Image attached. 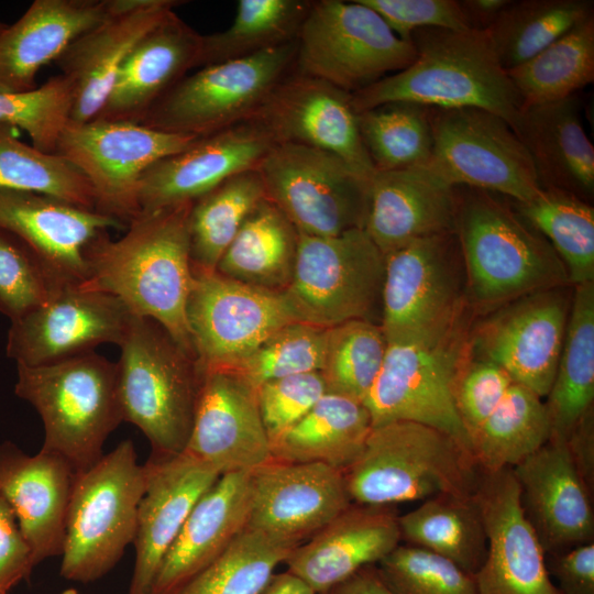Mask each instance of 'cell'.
Wrapping results in <instances>:
<instances>
[{
  "mask_svg": "<svg viewBox=\"0 0 594 594\" xmlns=\"http://www.w3.org/2000/svg\"><path fill=\"white\" fill-rule=\"evenodd\" d=\"M191 205L143 212L117 240L108 231L100 233L87 248V277L80 286L109 294L134 316L156 321L196 358L186 317L193 282Z\"/></svg>",
  "mask_w": 594,
  "mask_h": 594,
  "instance_id": "obj_1",
  "label": "cell"
},
{
  "mask_svg": "<svg viewBox=\"0 0 594 594\" xmlns=\"http://www.w3.org/2000/svg\"><path fill=\"white\" fill-rule=\"evenodd\" d=\"M414 62L352 96L356 113L409 101L429 108H480L514 128L522 100L485 31L420 29L410 35Z\"/></svg>",
  "mask_w": 594,
  "mask_h": 594,
  "instance_id": "obj_2",
  "label": "cell"
},
{
  "mask_svg": "<svg viewBox=\"0 0 594 594\" xmlns=\"http://www.w3.org/2000/svg\"><path fill=\"white\" fill-rule=\"evenodd\" d=\"M455 232L466 297L481 308L570 284L564 264L513 206L482 189L458 187Z\"/></svg>",
  "mask_w": 594,
  "mask_h": 594,
  "instance_id": "obj_3",
  "label": "cell"
},
{
  "mask_svg": "<svg viewBox=\"0 0 594 594\" xmlns=\"http://www.w3.org/2000/svg\"><path fill=\"white\" fill-rule=\"evenodd\" d=\"M480 474L472 453L453 437L407 420L374 426L360 457L343 471L352 503L366 506L473 496Z\"/></svg>",
  "mask_w": 594,
  "mask_h": 594,
  "instance_id": "obj_4",
  "label": "cell"
},
{
  "mask_svg": "<svg viewBox=\"0 0 594 594\" xmlns=\"http://www.w3.org/2000/svg\"><path fill=\"white\" fill-rule=\"evenodd\" d=\"M118 345L117 392L123 421L143 432L151 455L183 453L200 385L196 358L156 321L138 316Z\"/></svg>",
  "mask_w": 594,
  "mask_h": 594,
  "instance_id": "obj_5",
  "label": "cell"
},
{
  "mask_svg": "<svg viewBox=\"0 0 594 594\" xmlns=\"http://www.w3.org/2000/svg\"><path fill=\"white\" fill-rule=\"evenodd\" d=\"M16 369L14 393L42 419V450L59 454L76 472L95 464L105 454L107 438L123 421L116 363L91 351Z\"/></svg>",
  "mask_w": 594,
  "mask_h": 594,
  "instance_id": "obj_6",
  "label": "cell"
},
{
  "mask_svg": "<svg viewBox=\"0 0 594 594\" xmlns=\"http://www.w3.org/2000/svg\"><path fill=\"white\" fill-rule=\"evenodd\" d=\"M145 486V466L130 439L76 472L61 556L64 579L89 583L116 566L133 543Z\"/></svg>",
  "mask_w": 594,
  "mask_h": 594,
  "instance_id": "obj_7",
  "label": "cell"
},
{
  "mask_svg": "<svg viewBox=\"0 0 594 594\" xmlns=\"http://www.w3.org/2000/svg\"><path fill=\"white\" fill-rule=\"evenodd\" d=\"M466 282L457 232L385 255L381 327L388 343L438 340L463 326Z\"/></svg>",
  "mask_w": 594,
  "mask_h": 594,
  "instance_id": "obj_8",
  "label": "cell"
},
{
  "mask_svg": "<svg viewBox=\"0 0 594 594\" xmlns=\"http://www.w3.org/2000/svg\"><path fill=\"white\" fill-rule=\"evenodd\" d=\"M415 57L413 43L358 0H311L294 68L354 94L403 70Z\"/></svg>",
  "mask_w": 594,
  "mask_h": 594,
  "instance_id": "obj_9",
  "label": "cell"
},
{
  "mask_svg": "<svg viewBox=\"0 0 594 594\" xmlns=\"http://www.w3.org/2000/svg\"><path fill=\"white\" fill-rule=\"evenodd\" d=\"M297 41L186 75L145 114L151 129L198 138L249 121L295 64Z\"/></svg>",
  "mask_w": 594,
  "mask_h": 594,
  "instance_id": "obj_10",
  "label": "cell"
},
{
  "mask_svg": "<svg viewBox=\"0 0 594 594\" xmlns=\"http://www.w3.org/2000/svg\"><path fill=\"white\" fill-rule=\"evenodd\" d=\"M384 273L385 256L364 229L334 237L298 233L293 276L283 294L301 322L328 329L373 321Z\"/></svg>",
  "mask_w": 594,
  "mask_h": 594,
  "instance_id": "obj_11",
  "label": "cell"
},
{
  "mask_svg": "<svg viewBox=\"0 0 594 594\" xmlns=\"http://www.w3.org/2000/svg\"><path fill=\"white\" fill-rule=\"evenodd\" d=\"M257 172L266 199L298 233L334 237L364 229L370 183L336 154L278 143L264 156Z\"/></svg>",
  "mask_w": 594,
  "mask_h": 594,
  "instance_id": "obj_12",
  "label": "cell"
},
{
  "mask_svg": "<svg viewBox=\"0 0 594 594\" xmlns=\"http://www.w3.org/2000/svg\"><path fill=\"white\" fill-rule=\"evenodd\" d=\"M469 352L463 326L433 341L388 343L363 403L373 427L398 420L427 425L453 437L472 453L454 402L455 382Z\"/></svg>",
  "mask_w": 594,
  "mask_h": 594,
  "instance_id": "obj_13",
  "label": "cell"
},
{
  "mask_svg": "<svg viewBox=\"0 0 594 594\" xmlns=\"http://www.w3.org/2000/svg\"><path fill=\"white\" fill-rule=\"evenodd\" d=\"M198 139L128 121H69L55 153L86 177L95 195V209L128 227L141 215L139 185L143 174Z\"/></svg>",
  "mask_w": 594,
  "mask_h": 594,
  "instance_id": "obj_14",
  "label": "cell"
},
{
  "mask_svg": "<svg viewBox=\"0 0 594 594\" xmlns=\"http://www.w3.org/2000/svg\"><path fill=\"white\" fill-rule=\"evenodd\" d=\"M431 165L452 185L525 202L540 190L531 158L508 122L480 108H431Z\"/></svg>",
  "mask_w": 594,
  "mask_h": 594,
  "instance_id": "obj_15",
  "label": "cell"
},
{
  "mask_svg": "<svg viewBox=\"0 0 594 594\" xmlns=\"http://www.w3.org/2000/svg\"><path fill=\"white\" fill-rule=\"evenodd\" d=\"M186 317L200 370L227 369L284 326L298 321L283 292L193 272Z\"/></svg>",
  "mask_w": 594,
  "mask_h": 594,
  "instance_id": "obj_16",
  "label": "cell"
},
{
  "mask_svg": "<svg viewBox=\"0 0 594 594\" xmlns=\"http://www.w3.org/2000/svg\"><path fill=\"white\" fill-rule=\"evenodd\" d=\"M134 315L118 298L80 285L57 288L42 305L11 321L7 355L38 366L119 344Z\"/></svg>",
  "mask_w": 594,
  "mask_h": 594,
  "instance_id": "obj_17",
  "label": "cell"
},
{
  "mask_svg": "<svg viewBox=\"0 0 594 594\" xmlns=\"http://www.w3.org/2000/svg\"><path fill=\"white\" fill-rule=\"evenodd\" d=\"M564 287L537 292L501 307L474 332L470 350L543 398L552 386L571 307Z\"/></svg>",
  "mask_w": 594,
  "mask_h": 594,
  "instance_id": "obj_18",
  "label": "cell"
},
{
  "mask_svg": "<svg viewBox=\"0 0 594 594\" xmlns=\"http://www.w3.org/2000/svg\"><path fill=\"white\" fill-rule=\"evenodd\" d=\"M250 121L274 144L295 143L336 154L371 184L375 168L362 142L350 92L293 68Z\"/></svg>",
  "mask_w": 594,
  "mask_h": 594,
  "instance_id": "obj_19",
  "label": "cell"
},
{
  "mask_svg": "<svg viewBox=\"0 0 594 594\" xmlns=\"http://www.w3.org/2000/svg\"><path fill=\"white\" fill-rule=\"evenodd\" d=\"M473 497L487 538L485 560L474 574L479 594H561L524 513L513 469L481 470Z\"/></svg>",
  "mask_w": 594,
  "mask_h": 594,
  "instance_id": "obj_20",
  "label": "cell"
},
{
  "mask_svg": "<svg viewBox=\"0 0 594 594\" xmlns=\"http://www.w3.org/2000/svg\"><path fill=\"white\" fill-rule=\"evenodd\" d=\"M190 435L184 453L221 475L253 472L272 460L256 388L220 369L200 370Z\"/></svg>",
  "mask_w": 594,
  "mask_h": 594,
  "instance_id": "obj_21",
  "label": "cell"
},
{
  "mask_svg": "<svg viewBox=\"0 0 594 594\" xmlns=\"http://www.w3.org/2000/svg\"><path fill=\"white\" fill-rule=\"evenodd\" d=\"M251 491L246 528L294 546L352 504L343 472L321 463L272 459L251 472Z\"/></svg>",
  "mask_w": 594,
  "mask_h": 594,
  "instance_id": "obj_22",
  "label": "cell"
},
{
  "mask_svg": "<svg viewBox=\"0 0 594 594\" xmlns=\"http://www.w3.org/2000/svg\"><path fill=\"white\" fill-rule=\"evenodd\" d=\"M0 228L32 252L58 287L85 282L86 251L100 233L127 229L95 209L13 189H0Z\"/></svg>",
  "mask_w": 594,
  "mask_h": 594,
  "instance_id": "obj_23",
  "label": "cell"
},
{
  "mask_svg": "<svg viewBox=\"0 0 594 594\" xmlns=\"http://www.w3.org/2000/svg\"><path fill=\"white\" fill-rule=\"evenodd\" d=\"M182 3L113 0L108 15L72 42L55 62L73 89L70 122H87L98 116L128 55Z\"/></svg>",
  "mask_w": 594,
  "mask_h": 594,
  "instance_id": "obj_24",
  "label": "cell"
},
{
  "mask_svg": "<svg viewBox=\"0 0 594 594\" xmlns=\"http://www.w3.org/2000/svg\"><path fill=\"white\" fill-rule=\"evenodd\" d=\"M273 145L268 134L250 120L199 138L143 174L141 213L195 201L228 178L257 168Z\"/></svg>",
  "mask_w": 594,
  "mask_h": 594,
  "instance_id": "obj_25",
  "label": "cell"
},
{
  "mask_svg": "<svg viewBox=\"0 0 594 594\" xmlns=\"http://www.w3.org/2000/svg\"><path fill=\"white\" fill-rule=\"evenodd\" d=\"M524 513L544 553L592 542L594 513L588 488L562 438L551 437L513 468Z\"/></svg>",
  "mask_w": 594,
  "mask_h": 594,
  "instance_id": "obj_26",
  "label": "cell"
},
{
  "mask_svg": "<svg viewBox=\"0 0 594 594\" xmlns=\"http://www.w3.org/2000/svg\"><path fill=\"white\" fill-rule=\"evenodd\" d=\"M146 486L133 540L135 560L128 594H152L161 563L198 499L220 477L186 453L144 463Z\"/></svg>",
  "mask_w": 594,
  "mask_h": 594,
  "instance_id": "obj_27",
  "label": "cell"
},
{
  "mask_svg": "<svg viewBox=\"0 0 594 594\" xmlns=\"http://www.w3.org/2000/svg\"><path fill=\"white\" fill-rule=\"evenodd\" d=\"M458 187L432 165L375 172L364 230L385 255L421 238L454 232Z\"/></svg>",
  "mask_w": 594,
  "mask_h": 594,
  "instance_id": "obj_28",
  "label": "cell"
},
{
  "mask_svg": "<svg viewBox=\"0 0 594 594\" xmlns=\"http://www.w3.org/2000/svg\"><path fill=\"white\" fill-rule=\"evenodd\" d=\"M76 471L59 454L30 455L15 443L0 444V493L9 504L35 566L62 556Z\"/></svg>",
  "mask_w": 594,
  "mask_h": 594,
  "instance_id": "obj_29",
  "label": "cell"
},
{
  "mask_svg": "<svg viewBox=\"0 0 594 594\" xmlns=\"http://www.w3.org/2000/svg\"><path fill=\"white\" fill-rule=\"evenodd\" d=\"M400 542L393 506L352 503L285 560L286 571L321 593L360 569L377 564Z\"/></svg>",
  "mask_w": 594,
  "mask_h": 594,
  "instance_id": "obj_30",
  "label": "cell"
},
{
  "mask_svg": "<svg viewBox=\"0 0 594 594\" xmlns=\"http://www.w3.org/2000/svg\"><path fill=\"white\" fill-rule=\"evenodd\" d=\"M202 35L172 11L122 64L95 119L141 123L153 105L197 67Z\"/></svg>",
  "mask_w": 594,
  "mask_h": 594,
  "instance_id": "obj_31",
  "label": "cell"
},
{
  "mask_svg": "<svg viewBox=\"0 0 594 594\" xmlns=\"http://www.w3.org/2000/svg\"><path fill=\"white\" fill-rule=\"evenodd\" d=\"M113 0H35L0 33V94L36 88L38 70L102 21Z\"/></svg>",
  "mask_w": 594,
  "mask_h": 594,
  "instance_id": "obj_32",
  "label": "cell"
},
{
  "mask_svg": "<svg viewBox=\"0 0 594 594\" xmlns=\"http://www.w3.org/2000/svg\"><path fill=\"white\" fill-rule=\"evenodd\" d=\"M251 472L220 475L198 499L158 569L152 594H175L245 529Z\"/></svg>",
  "mask_w": 594,
  "mask_h": 594,
  "instance_id": "obj_33",
  "label": "cell"
},
{
  "mask_svg": "<svg viewBox=\"0 0 594 594\" xmlns=\"http://www.w3.org/2000/svg\"><path fill=\"white\" fill-rule=\"evenodd\" d=\"M581 106L578 94L522 105L513 130L531 158L541 189H561L590 202L594 146L583 127Z\"/></svg>",
  "mask_w": 594,
  "mask_h": 594,
  "instance_id": "obj_34",
  "label": "cell"
},
{
  "mask_svg": "<svg viewBox=\"0 0 594 594\" xmlns=\"http://www.w3.org/2000/svg\"><path fill=\"white\" fill-rule=\"evenodd\" d=\"M372 428L370 411L363 403L327 393L271 444L272 459L321 463L343 472L362 453Z\"/></svg>",
  "mask_w": 594,
  "mask_h": 594,
  "instance_id": "obj_35",
  "label": "cell"
},
{
  "mask_svg": "<svg viewBox=\"0 0 594 594\" xmlns=\"http://www.w3.org/2000/svg\"><path fill=\"white\" fill-rule=\"evenodd\" d=\"M298 232L267 199L244 220L216 272L252 286L283 292L296 262Z\"/></svg>",
  "mask_w": 594,
  "mask_h": 594,
  "instance_id": "obj_36",
  "label": "cell"
},
{
  "mask_svg": "<svg viewBox=\"0 0 594 594\" xmlns=\"http://www.w3.org/2000/svg\"><path fill=\"white\" fill-rule=\"evenodd\" d=\"M594 400V282L574 286L556 376L544 402L551 437L565 439Z\"/></svg>",
  "mask_w": 594,
  "mask_h": 594,
  "instance_id": "obj_37",
  "label": "cell"
},
{
  "mask_svg": "<svg viewBox=\"0 0 594 594\" xmlns=\"http://www.w3.org/2000/svg\"><path fill=\"white\" fill-rule=\"evenodd\" d=\"M400 540L439 554L475 574L487 552V538L473 496L441 494L398 516Z\"/></svg>",
  "mask_w": 594,
  "mask_h": 594,
  "instance_id": "obj_38",
  "label": "cell"
},
{
  "mask_svg": "<svg viewBox=\"0 0 594 594\" xmlns=\"http://www.w3.org/2000/svg\"><path fill=\"white\" fill-rule=\"evenodd\" d=\"M551 433L542 398L513 382L501 404L473 437L472 454L482 471L513 469L546 444Z\"/></svg>",
  "mask_w": 594,
  "mask_h": 594,
  "instance_id": "obj_39",
  "label": "cell"
},
{
  "mask_svg": "<svg viewBox=\"0 0 594 594\" xmlns=\"http://www.w3.org/2000/svg\"><path fill=\"white\" fill-rule=\"evenodd\" d=\"M266 199L255 169L234 175L193 201L189 248L193 272H215L244 220Z\"/></svg>",
  "mask_w": 594,
  "mask_h": 594,
  "instance_id": "obj_40",
  "label": "cell"
},
{
  "mask_svg": "<svg viewBox=\"0 0 594 594\" xmlns=\"http://www.w3.org/2000/svg\"><path fill=\"white\" fill-rule=\"evenodd\" d=\"M591 16L593 0H510L485 32L501 65L508 70Z\"/></svg>",
  "mask_w": 594,
  "mask_h": 594,
  "instance_id": "obj_41",
  "label": "cell"
},
{
  "mask_svg": "<svg viewBox=\"0 0 594 594\" xmlns=\"http://www.w3.org/2000/svg\"><path fill=\"white\" fill-rule=\"evenodd\" d=\"M522 105L561 100L594 81V16L507 70Z\"/></svg>",
  "mask_w": 594,
  "mask_h": 594,
  "instance_id": "obj_42",
  "label": "cell"
},
{
  "mask_svg": "<svg viewBox=\"0 0 594 594\" xmlns=\"http://www.w3.org/2000/svg\"><path fill=\"white\" fill-rule=\"evenodd\" d=\"M510 201L553 248L570 284L594 282V208L588 201L556 188L541 189L525 202Z\"/></svg>",
  "mask_w": 594,
  "mask_h": 594,
  "instance_id": "obj_43",
  "label": "cell"
},
{
  "mask_svg": "<svg viewBox=\"0 0 594 594\" xmlns=\"http://www.w3.org/2000/svg\"><path fill=\"white\" fill-rule=\"evenodd\" d=\"M311 0H240L233 23L202 35L197 67L246 57L297 41Z\"/></svg>",
  "mask_w": 594,
  "mask_h": 594,
  "instance_id": "obj_44",
  "label": "cell"
},
{
  "mask_svg": "<svg viewBox=\"0 0 594 594\" xmlns=\"http://www.w3.org/2000/svg\"><path fill=\"white\" fill-rule=\"evenodd\" d=\"M430 113L431 108L409 101L388 102L358 113L360 135L375 172L430 162Z\"/></svg>",
  "mask_w": 594,
  "mask_h": 594,
  "instance_id": "obj_45",
  "label": "cell"
},
{
  "mask_svg": "<svg viewBox=\"0 0 594 594\" xmlns=\"http://www.w3.org/2000/svg\"><path fill=\"white\" fill-rule=\"evenodd\" d=\"M296 547L245 527L175 594H260Z\"/></svg>",
  "mask_w": 594,
  "mask_h": 594,
  "instance_id": "obj_46",
  "label": "cell"
},
{
  "mask_svg": "<svg viewBox=\"0 0 594 594\" xmlns=\"http://www.w3.org/2000/svg\"><path fill=\"white\" fill-rule=\"evenodd\" d=\"M15 131L0 123V189L32 191L95 209L92 188L74 165L20 141Z\"/></svg>",
  "mask_w": 594,
  "mask_h": 594,
  "instance_id": "obj_47",
  "label": "cell"
},
{
  "mask_svg": "<svg viewBox=\"0 0 594 594\" xmlns=\"http://www.w3.org/2000/svg\"><path fill=\"white\" fill-rule=\"evenodd\" d=\"M387 345L375 321L351 320L328 328L320 371L327 393L364 403L382 369Z\"/></svg>",
  "mask_w": 594,
  "mask_h": 594,
  "instance_id": "obj_48",
  "label": "cell"
},
{
  "mask_svg": "<svg viewBox=\"0 0 594 594\" xmlns=\"http://www.w3.org/2000/svg\"><path fill=\"white\" fill-rule=\"evenodd\" d=\"M328 329L301 321L288 323L264 340L249 355L227 369L250 385L285 376L320 372Z\"/></svg>",
  "mask_w": 594,
  "mask_h": 594,
  "instance_id": "obj_49",
  "label": "cell"
},
{
  "mask_svg": "<svg viewBox=\"0 0 594 594\" xmlns=\"http://www.w3.org/2000/svg\"><path fill=\"white\" fill-rule=\"evenodd\" d=\"M73 89L61 74L33 90L0 94V123L23 130L32 145L55 153L57 141L70 120Z\"/></svg>",
  "mask_w": 594,
  "mask_h": 594,
  "instance_id": "obj_50",
  "label": "cell"
},
{
  "mask_svg": "<svg viewBox=\"0 0 594 594\" xmlns=\"http://www.w3.org/2000/svg\"><path fill=\"white\" fill-rule=\"evenodd\" d=\"M376 566L393 594H479L473 574L411 544H398Z\"/></svg>",
  "mask_w": 594,
  "mask_h": 594,
  "instance_id": "obj_51",
  "label": "cell"
},
{
  "mask_svg": "<svg viewBox=\"0 0 594 594\" xmlns=\"http://www.w3.org/2000/svg\"><path fill=\"white\" fill-rule=\"evenodd\" d=\"M57 288L32 252L0 228V312L13 321L45 302Z\"/></svg>",
  "mask_w": 594,
  "mask_h": 594,
  "instance_id": "obj_52",
  "label": "cell"
},
{
  "mask_svg": "<svg viewBox=\"0 0 594 594\" xmlns=\"http://www.w3.org/2000/svg\"><path fill=\"white\" fill-rule=\"evenodd\" d=\"M262 421L271 444L297 424L327 394L320 372L294 374L256 388Z\"/></svg>",
  "mask_w": 594,
  "mask_h": 594,
  "instance_id": "obj_53",
  "label": "cell"
},
{
  "mask_svg": "<svg viewBox=\"0 0 594 594\" xmlns=\"http://www.w3.org/2000/svg\"><path fill=\"white\" fill-rule=\"evenodd\" d=\"M468 358L455 382L454 402L471 442L501 404L514 381L497 364L480 358L477 360Z\"/></svg>",
  "mask_w": 594,
  "mask_h": 594,
  "instance_id": "obj_54",
  "label": "cell"
},
{
  "mask_svg": "<svg viewBox=\"0 0 594 594\" xmlns=\"http://www.w3.org/2000/svg\"><path fill=\"white\" fill-rule=\"evenodd\" d=\"M377 12L402 40L420 29L468 30L458 0H358Z\"/></svg>",
  "mask_w": 594,
  "mask_h": 594,
  "instance_id": "obj_55",
  "label": "cell"
},
{
  "mask_svg": "<svg viewBox=\"0 0 594 594\" xmlns=\"http://www.w3.org/2000/svg\"><path fill=\"white\" fill-rule=\"evenodd\" d=\"M32 551L0 493V594H9L34 569Z\"/></svg>",
  "mask_w": 594,
  "mask_h": 594,
  "instance_id": "obj_56",
  "label": "cell"
},
{
  "mask_svg": "<svg viewBox=\"0 0 594 594\" xmlns=\"http://www.w3.org/2000/svg\"><path fill=\"white\" fill-rule=\"evenodd\" d=\"M547 568L561 594H594L593 541L550 554Z\"/></svg>",
  "mask_w": 594,
  "mask_h": 594,
  "instance_id": "obj_57",
  "label": "cell"
},
{
  "mask_svg": "<svg viewBox=\"0 0 594 594\" xmlns=\"http://www.w3.org/2000/svg\"><path fill=\"white\" fill-rule=\"evenodd\" d=\"M582 479L593 492L594 426L593 409L585 414L564 439Z\"/></svg>",
  "mask_w": 594,
  "mask_h": 594,
  "instance_id": "obj_58",
  "label": "cell"
},
{
  "mask_svg": "<svg viewBox=\"0 0 594 594\" xmlns=\"http://www.w3.org/2000/svg\"><path fill=\"white\" fill-rule=\"evenodd\" d=\"M319 594H393L382 580L376 564L366 565L341 583Z\"/></svg>",
  "mask_w": 594,
  "mask_h": 594,
  "instance_id": "obj_59",
  "label": "cell"
},
{
  "mask_svg": "<svg viewBox=\"0 0 594 594\" xmlns=\"http://www.w3.org/2000/svg\"><path fill=\"white\" fill-rule=\"evenodd\" d=\"M469 29L486 31L510 0H458Z\"/></svg>",
  "mask_w": 594,
  "mask_h": 594,
  "instance_id": "obj_60",
  "label": "cell"
},
{
  "mask_svg": "<svg viewBox=\"0 0 594 594\" xmlns=\"http://www.w3.org/2000/svg\"><path fill=\"white\" fill-rule=\"evenodd\" d=\"M260 594H317L311 586L295 574L284 571L274 573Z\"/></svg>",
  "mask_w": 594,
  "mask_h": 594,
  "instance_id": "obj_61",
  "label": "cell"
},
{
  "mask_svg": "<svg viewBox=\"0 0 594 594\" xmlns=\"http://www.w3.org/2000/svg\"><path fill=\"white\" fill-rule=\"evenodd\" d=\"M58 594H80V593L75 588H67V590L62 591Z\"/></svg>",
  "mask_w": 594,
  "mask_h": 594,
  "instance_id": "obj_62",
  "label": "cell"
},
{
  "mask_svg": "<svg viewBox=\"0 0 594 594\" xmlns=\"http://www.w3.org/2000/svg\"><path fill=\"white\" fill-rule=\"evenodd\" d=\"M8 26L7 23L0 20V33Z\"/></svg>",
  "mask_w": 594,
  "mask_h": 594,
  "instance_id": "obj_63",
  "label": "cell"
}]
</instances>
